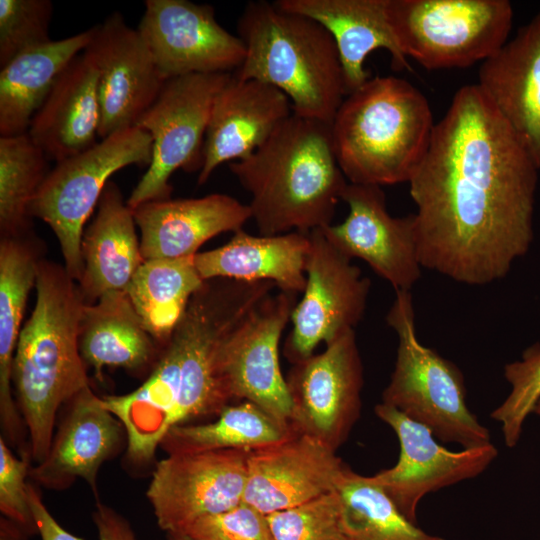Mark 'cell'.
<instances>
[{
	"mask_svg": "<svg viewBox=\"0 0 540 540\" xmlns=\"http://www.w3.org/2000/svg\"><path fill=\"white\" fill-rule=\"evenodd\" d=\"M538 170L477 83L462 86L408 181L422 268L467 285L504 278L534 238Z\"/></svg>",
	"mask_w": 540,
	"mask_h": 540,
	"instance_id": "6da1fadb",
	"label": "cell"
},
{
	"mask_svg": "<svg viewBox=\"0 0 540 540\" xmlns=\"http://www.w3.org/2000/svg\"><path fill=\"white\" fill-rule=\"evenodd\" d=\"M330 124L292 113L254 153L229 164L250 194L260 235L309 233L332 224L348 181Z\"/></svg>",
	"mask_w": 540,
	"mask_h": 540,
	"instance_id": "7a4b0ae2",
	"label": "cell"
},
{
	"mask_svg": "<svg viewBox=\"0 0 540 540\" xmlns=\"http://www.w3.org/2000/svg\"><path fill=\"white\" fill-rule=\"evenodd\" d=\"M36 303L20 332L12 367L16 404L36 464L47 455L57 414L89 385L79 349V326L86 304L64 266L40 260Z\"/></svg>",
	"mask_w": 540,
	"mask_h": 540,
	"instance_id": "3957f363",
	"label": "cell"
},
{
	"mask_svg": "<svg viewBox=\"0 0 540 540\" xmlns=\"http://www.w3.org/2000/svg\"><path fill=\"white\" fill-rule=\"evenodd\" d=\"M330 125L347 181L382 187L409 181L435 123L419 89L402 78L375 76L347 94Z\"/></svg>",
	"mask_w": 540,
	"mask_h": 540,
	"instance_id": "277c9868",
	"label": "cell"
},
{
	"mask_svg": "<svg viewBox=\"0 0 540 540\" xmlns=\"http://www.w3.org/2000/svg\"><path fill=\"white\" fill-rule=\"evenodd\" d=\"M245 46L232 74L282 91L292 113L331 123L348 91L339 53L329 31L316 20L275 2H249L237 21Z\"/></svg>",
	"mask_w": 540,
	"mask_h": 540,
	"instance_id": "5b68a950",
	"label": "cell"
},
{
	"mask_svg": "<svg viewBox=\"0 0 540 540\" xmlns=\"http://www.w3.org/2000/svg\"><path fill=\"white\" fill-rule=\"evenodd\" d=\"M395 293L386 320L397 335L398 347L382 403L426 426L442 443H456L463 449L491 443L488 428L467 405L462 372L452 361L420 343L412 295L407 290Z\"/></svg>",
	"mask_w": 540,
	"mask_h": 540,
	"instance_id": "8992f818",
	"label": "cell"
},
{
	"mask_svg": "<svg viewBox=\"0 0 540 540\" xmlns=\"http://www.w3.org/2000/svg\"><path fill=\"white\" fill-rule=\"evenodd\" d=\"M386 11L404 55L428 70L485 61L513 23L507 0H386Z\"/></svg>",
	"mask_w": 540,
	"mask_h": 540,
	"instance_id": "52a82bcc",
	"label": "cell"
},
{
	"mask_svg": "<svg viewBox=\"0 0 540 540\" xmlns=\"http://www.w3.org/2000/svg\"><path fill=\"white\" fill-rule=\"evenodd\" d=\"M152 138L134 126L117 131L50 170L30 205L31 217L54 232L67 273L78 282L83 271L84 226L98 206L110 177L130 165L149 166Z\"/></svg>",
	"mask_w": 540,
	"mask_h": 540,
	"instance_id": "ba28073f",
	"label": "cell"
},
{
	"mask_svg": "<svg viewBox=\"0 0 540 540\" xmlns=\"http://www.w3.org/2000/svg\"><path fill=\"white\" fill-rule=\"evenodd\" d=\"M232 73L190 74L166 80L136 126L152 138V157L127 204L135 208L171 198V176L178 169L202 167L205 134L215 99Z\"/></svg>",
	"mask_w": 540,
	"mask_h": 540,
	"instance_id": "9c48e42d",
	"label": "cell"
},
{
	"mask_svg": "<svg viewBox=\"0 0 540 540\" xmlns=\"http://www.w3.org/2000/svg\"><path fill=\"white\" fill-rule=\"evenodd\" d=\"M286 383L293 432L337 451L361 413L364 377L355 330L340 334L323 352L292 364Z\"/></svg>",
	"mask_w": 540,
	"mask_h": 540,
	"instance_id": "30bf717a",
	"label": "cell"
},
{
	"mask_svg": "<svg viewBox=\"0 0 540 540\" xmlns=\"http://www.w3.org/2000/svg\"><path fill=\"white\" fill-rule=\"evenodd\" d=\"M306 285L297 301L285 341L284 355L297 363L314 354L363 318L370 280L325 237L321 229L309 232Z\"/></svg>",
	"mask_w": 540,
	"mask_h": 540,
	"instance_id": "8fae6325",
	"label": "cell"
},
{
	"mask_svg": "<svg viewBox=\"0 0 540 540\" xmlns=\"http://www.w3.org/2000/svg\"><path fill=\"white\" fill-rule=\"evenodd\" d=\"M250 451L225 449L167 455L147 489L159 527L178 533L193 521L243 502Z\"/></svg>",
	"mask_w": 540,
	"mask_h": 540,
	"instance_id": "7c38bea8",
	"label": "cell"
},
{
	"mask_svg": "<svg viewBox=\"0 0 540 540\" xmlns=\"http://www.w3.org/2000/svg\"><path fill=\"white\" fill-rule=\"evenodd\" d=\"M296 303L294 293L269 295L231 332L220 353V371L231 399L252 402L288 426L291 400L279 343Z\"/></svg>",
	"mask_w": 540,
	"mask_h": 540,
	"instance_id": "4fadbf2b",
	"label": "cell"
},
{
	"mask_svg": "<svg viewBox=\"0 0 540 540\" xmlns=\"http://www.w3.org/2000/svg\"><path fill=\"white\" fill-rule=\"evenodd\" d=\"M137 30L163 75L233 73L245 46L216 20L209 4L189 0H146Z\"/></svg>",
	"mask_w": 540,
	"mask_h": 540,
	"instance_id": "5bb4252c",
	"label": "cell"
},
{
	"mask_svg": "<svg viewBox=\"0 0 540 540\" xmlns=\"http://www.w3.org/2000/svg\"><path fill=\"white\" fill-rule=\"evenodd\" d=\"M374 412L396 434L400 453L394 466L369 476L370 480L413 523L417 524V508L424 496L478 476L498 455L492 443L451 451L439 444L426 426L382 402Z\"/></svg>",
	"mask_w": 540,
	"mask_h": 540,
	"instance_id": "9a60e30c",
	"label": "cell"
},
{
	"mask_svg": "<svg viewBox=\"0 0 540 540\" xmlns=\"http://www.w3.org/2000/svg\"><path fill=\"white\" fill-rule=\"evenodd\" d=\"M85 52L98 75L99 138L136 126L166 82L137 28L113 12L91 27Z\"/></svg>",
	"mask_w": 540,
	"mask_h": 540,
	"instance_id": "2e32d148",
	"label": "cell"
},
{
	"mask_svg": "<svg viewBox=\"0 0 540 540\" xmlns=\"http://www.w3.org/2000/svg\"><path fill=\"white\" fill-rule=\"evenodd\" d=\"M341 200L348 215L321 228L328 241L349 259L359 258L395 291L407 290L421 276L414 215L393 217L380 186L347 184Z\"/></svg>",
	"mask_w": 540,
	"mask_h": 540,
	"instance_id": "e0dca14e",
	"label": "cell"
},
{
	"mask_svg": "<svg viewBox=\"0 0 540 540\" xmlns=\"http://www.w3.org/2000/svg\"><path fill=\"white\" fill-rule=\"evenodd\" d=\"M345 468L335 450L294 433L248 453L243 502L264 515L295 507L335 491Z\"/></svg>",
	"mask_w": 540,
	"mask_h": 540,
	"instance_id": "ac0fdd59",
	"label": "cell"
},
{
	"mask_svg": "<svg viewBox=\"0 0 540 540\" xmlns=\"http://www.w3.org/2000/svg\"><path fill=\"white\" fill-rule=\"evenodd\" d=\"M291 114V102L282 91L231 74L211 110L198 184L206 183L218 166L249 157Z\"/></svg>",
	"mask_w": 540,
	"mask_h": 540,
	"instance_id": "d6986e66",
	"label": "cell"
},
{
	"mask_svg": "<svg viewBox=\"0 0 540 540\" xmlns=\"http://www.w3.org/2000/svg\"><path fill=\"white\" fill-rule=\"evenodd\" d=\"M65 406L46 457L31 467L29 477L53 490L69 488L80 478L96 494L98 471L120 449L124 427L90 386Z\"/></svg>",
	"mask_w": 540,
	"mask_h": 540,
	"instance_id": "ffe728a7",
	"label": "cell"
},
{
	"mask_svg": "<svg viewBox=\"0 0 540 540\" xmlns=\"http://www.w3.org/2000/svg\"><path fill=\"white\" fill-rule=\"evenodd\" d=\"M131 209L144 260L195 256L206 241L234 233L251 219L248 204L221 193L153 200Z\"/></svg>",
	"mask_w": 540,
	"mask_h": 540,
	"instance_id": "44dd1931",
	"label": "cell"
},
{
	"mask_svg": "<svg viewBox=\"0 0 540 540\" xmlns=\"http://www.w3.org/2000/svg\"><path fill=\"white\" fill-rule=\"evenodd\" d=\"M477 85L540 169V9L481 63Z\"/></svg>",
	"mask_w": 540,
	"mask_h": 540,
	"instance_id": "7402d4cb",
	"label": "cell"
},
{
	"mask_svg": "<svg viewBox=\"0 0 540 540\" xmlns=\"http://www.w3.org/2000/svg\"><path fill=\"white\" fill-rule=\"evenodd\" d=\"M280 8L323 25L336 44L348 94L369 78L364 63L377 49L387 50L397 70H412L393 33L386 0H278Z\"/></svg>",
	"mask_w": 540,
	"mask_h": 540,
	"instance_id": "603a6c76",
	"label": "cell"
},
{
	"mask_svg": "<svg viewBox=\"0 0 540 540\" xmlns=\"http://www.w3.org/2000/svg\"><path fill=\"white\" fill-rule=\"evenodd\" d=\"M98 75L84 51L60 74L27 131L49 160L61 161L97 143Z\"/></svg>",
	"mask_w": 540,
	"mask_h": 540,
	"instance_id": "cb8c5ba5",
	"label": "cell"
},
{
	"mask_svg": "<svg viewBox=\"0 0 540 540\" xmlns=\"http://www.w3.org/2000/svg\"><path fill=\"white\" fill-rule=\"evenodd\" d=\"M136 227L118 185L109 181L81 240L83 271L77 283L86 304L107 293L126 292L144 262Z\"/></svg>",
	"mask_w": 540,
	"mask_h": 540,
	"instance_id": "d4e9b609",
	"label": "cell"
},
{
	"mask_svg": "<svg viewBox=\"0 0 540 540\" xmlns=\"http://www.w3.org/2000/svg\"><path fill=\"white\" fill-rule=\"evenodd\" d=\"M310 247L309 233L291 231L277 235H252L243 228L224 245L197 253L194 263L200 277L239 281H271L279 291L302 293Z\"/></svg>",
	"mask_w": 540,
	"mask_h": 540,
	"instance_id": "484cf974",
	"label": "cell"
},
{
	"mask_svg": "<svg viewBox=\"0 0 540 540\" xmlns=\"http://www.w3.org/2000/svg\"><path fill=\"white\" fill-rule=\"evenodd\" d=\"M31 233L0 240V420L4 439L24 444L26 427L13 398L12 367L38 258Z\"/></svg>",
	"mask_w": 540,
	"mask_h": 540,
	"instance_id": "4316f807",
	"label": "cell"
},
{
	"mask_svg": "<svg viewBox=\"0 0 540 540\" xmlns=\"http://www.w3.org/2000/svg\"><path fill=\"white\" fill-rule=\"evenodd\" d=\"M156 344L125 291L107 293L84 305L79 349L98 378L105 367L137 372L155 365L160 354Z\"/></svg>",
	"mask_w": 540,
	"mask_h": 540,
	"instance_id": "83f0119b",
	"label": "cell"
},
{
	"mask_svg": "<svg viewBox=\"0 0 540 540\" xmlns=\"http://www.w3.org/2000/svg\"><path fill=\"white\" fill-rule=\"evenodd\" d=\"M91 39V28L28 49L0 70V137L27 133L54 83Z\"/></svg>",
	"mask_w": 540,
	"mask_h": 540,
	"instance_id": "f1b7e54d",
	"label": "cell"
},
{
	"mask_svg": "<svg viewBox=\"0 0 540 540\" xmlns=\"http://www.w3.org/2000/svg\"><path fill=\"white\" fill-rule=\"evenodd\" d=\"M203 283L194 256L149 259L138 268L126 293L145 329L163 347Z\"/></svg>",
	"mask_w": 540,
	"mask_h": 540,
	"instance_id": "f546056e",
	"label": "cell"
},
{
	"mask_svg": "<svg viewBox=\"0 0 540 540\" xmlns=\"http://www.w3.org/2000/svg\"><path fill=\"white\" fill-rule=\"evenodd\" d=\"M294 434L249 401L228 405L216 420L203 424H183L172 428L160 448L167 455L240 449L253 451L280 443Z\"/></svg>",
	"mask_w": 540,
	"mask_h": 540,
	"instance_id": "4dcf8cb0",
	"label": "cell"
},
{
	"mask_svg": "<svg viewBox=\"0 0 540 540\" xmlns=\"http://www.w3.org/2000/svg\"><path fill=\"white\" fill-rule=\"evenodd\" d=\"M347 540H446L408 520L385 491L346 466L337 486Z\"/></svg>",
	"mask_w": 540,
	"mask_h": 540,
	"instance_id": "1f68e13d",
	"label": "cell"
},
{
	"mask_svg": "<svg viewBox=\"0 0 540 540\" xmlns=\"http://www.w3.org/2000/svg\"><path fill=\"white\" fill-rule=\"evenodd\" d=\"M49 158L28 133L0 137V233H31L30 205L50 172Z\"/></svg>",
	"mask_w": 540,
	"mask_h": 540,
	"instance_id": "d6a6232c",
	"label": "cell"
},
{
	"mask_svg": "<svg viewBox=\"0 0 540 540\" xmlns=\"http://www.w3.org/2000/svg\"><path fill=\"white\" fill-rule=\"evenodd\" d=\"M504 377L511 386L510 393L490 416L501 424L506 446L513 448L521 438L525 420L540 400V344L527 348L521 360L506 364Z\"/></svg>",
	"mask_w": 540,
	"mask_h": 540,
	"instance_id": "836d02e7",
	"label": "cell"
},
{
	"mask_svg": "<svg viewBox=\"0 0 540 540\" xmlns=\"http://www.w3.org/2000/svg\"><path fill=\"white\" fill-rule=\"evenodd\" d=\"M266 519L272 540H347L337 490Z\"/></svg>",
	"mask_w": 540,
	"mask_h": 540,
	"instance_id": "e575fe53",
	"label": "cell"
},
{
	"mask_svg": "<svg viewBox=\"0 0 540 540\" xmlns=\"http://www.w3.org/2000/svg\"><path fill=\"white\" fill-rule=\"evenodd\" d=\"M50 0H0V68L18 54L51 41Z\"/></svg>",
	"mask_w": 540,
	"mask_h": 540,
	"instance_id": "d590c367",
	"label": "cell"
},
{
	"mask_svg": "<svg viewBox=\"0 0 540 540\" xmlns=\"http://www.w3.org/2000/svg\"><path fill=\"white\" fill-rule=\"evenodd\" d=\"M172 534L188 540H272L266 515L245 502L199 518Z\"/></svg>",
	"mask_w": 540,
	"mask_h": 540,
	"instance_id": "8d00e7d4",
	"label": "cell"
},
{
	"mask_svg": "<svg viewBox=\"0 0 540 540\" xmlns=\"http://www.w3.org/2000/svg\"><path fill=\"white\" fill-rule=\"evenodd\" d=\"M30 459V455L15 456L3 436L0 437V511L5 518L33 534L37 533V528L26 482Z\"/></svg>",
	"mask_w": 540,
	"mask_h": 540,
	"instance_id": "74e56055",
	"label": "cell"
},
{
	"mask_svg": "<svg viewBox=\"0 0 540 540\" xmlns=\"http://www.w3.org/2000/svg\"><path fill=\"white\" fill-rule=\"evenodd\" d=\"M29 503L41 540H83L65 530L51 515L35 487L28 484Z\"/></svg>",
	"mask_w": 540,
	"mask_h": 540,
	"instance_id": "f35d334b",
	"label": "cell"
},
{
	"mask_svg": "<svg viewBox=\"0 0 540 540\" xmlns=\"http://www.w3.org/2000/svg\"><path fill=\"white\" fill-rule=\"evenodd\" d=\"M93 520L99 540H136L129 523L110 507L98 503Z\"/></svg>",
	"mask_w": 540,
	"mask_h": 540,
	"instance_id": "ab89813d",
	"label": "cell"
},
{
	"mask_svg": "<svg viewBox=\"0 0 540 540\" xmlns=\"http://www.w3.org/2000/svg\"><path fill=\"white\" fill-rule=\"evenodd\" d=\"M29 534L13 521L2 518L0 521V540H27Z\"/></svg>",
	"mask_w": 540,
	"mask_h": 540,
	"instance_id": "60d3db41",
	"label": "cell"
},
{
	"mask_svg": "<svg viewBox=\"0 0 540 540\" xmlns=\"http://www.w3.org/2000/svg\"><path fill=\"white\" fill-rule=\"evenodd\" d=\"M168 540H188L185 537L178 535V534H167Z\"/></svg>",
	"mask_w": 540,
	"mask_h": 540,
	"instance_id": "b9f144b4",
	"label": "cell"
},
{
	"mask_svg": "<svg viewBox=\"0 0 540 540\" xmlns=\"http://www.w3.org/2000/svg\"><path fill=\"white\" fill-rule=\"evenodd\" d=\"M533 413L537 414L538 416H540V400L537 402L534 410H533Z\"/></svg>",
	"mask_w": 540,
	"mask_h": 540,
	"instance_id": "7bdbcfd3",
	"label": "cell"
}]
</instances>
